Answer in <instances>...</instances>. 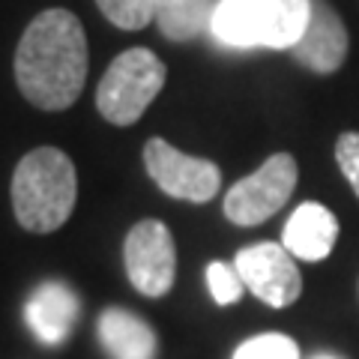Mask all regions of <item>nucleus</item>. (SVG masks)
Wrapping results in <instances>:
<instances>
[{"mask_svg":"<svg viewBox=\"0 0 359 359\" xmlns=\"http://www.w3.org/2000/svg\"><path fill=\"white\" fill-rule=\"evenodd\" d=\"M297 159L290 153H276L257 168L255 174L243 177L224 192V216L240 228L264 224L269 216L282 210L297 189Z\"/></svg>","mask_w":359,"mask_h":359,"instance_id":"obj_5","label":"nucleus"},{"mask_svg":"<svg viewBox=\"0 0 359 359\" xmlns=\"http://www.w3.org/2000/svg\"><path fill=\"white\" fill-rule=\"evenodd\" d=\"M233 266H237L245 290H252L269 309L294 306L302 294V276H299L297 257L282 243L245 245L233 257Z\"/></svg>","mask_w":359,"mask_h":359,"instance_id":"obj_8","label":"nucleus"},{"mask_svg":"<svg viewBox=\"0 0 359 359\" xmlns=\"http://www.w3.org/2000/svg\"><path fill=\"white\" fill-rule=\"evenodd\" d=\"M99 341L111 359H156L159 353L153 327L129 309H105L99 314Z\"/></svg>","mask_w":359,"mask_h":359,"instance_id":"obj_12","label":"nucleus"},{"mask_svg":"<svg viewBox=\"0 0 359 359\" xmlns=\"http://www.w3.org/2000/svg\"><path fill=\"white\" fill-rule=\"evenodd\" d=\"M165 63L150 48H129L111 60L96 87V108L114 126H132L165 87Z\"/></svg>","mask_w":359,"mask_h":359,"instance_id":"obj_4","label":"nucleus"},{"mask_svg":"<svg viewBox=\"0 0 359 359\" xmlns=\"http://www.w3.org/2000/svg\"><path fill=\"white\" fill-rule=\"evenodd\" d=\"M233 359H299V347L285 332H264L243 341L233 351Z\"/></svg>","mask_w":359,"mask_h":359,"instance_id":"obj_15","label":"nucleus"},{"mask_svg":"<svg viewBox=\"0 0 359 359\" xmlns=\"http://www.w3.org/2000/svg\"><path fill=\"white\" fill-rule=\"evenodd\" d=\"M87 36L69 9H45L27 25L15 48V84L30 105L63 111L75 105L87 81Z\"/></svg>","mask_w":359,"mask_h":359,"instance_id":"obj_1","label":"nucleus"},{"mask_svg":"<svg viewBox=\"0 0 359 359\" xmlns=\"http://www.w3.org/2000/svg\"><path fill=\"white\" fill-rule=\"evenodd\" d=\"M13 212L30 233H51L69 222L78 198L72 159L57 147H36L15 165Z\"/></svg>","mask_w":359,"mask_h":359,"instance_id":"obj_2","label":"nucleus"},{"mask_svg":"<svg viewBox=\"0 0 359 359\" xmlns=\"http://www.w3.org/2000/svg\"><path fill=\"white\" fill-rule=\"evenodd\" d=\"M320 359H330V356H320Z\"/></svg>","mask_w":359,"mask_h":359,"instance_id":"obj_18","label":"nucleus"},{"mask_svg":"<svg viewBox=\"0 0 359 359\" xmlns=\"http://www.w3.org/2000/svg\"><path fill=\"white\" fill-rule=\"evenodd\" d=\"M335 162H339L344 180L359 198V132H341L335 141Z\"/></svg>","mask_w":359,"mask_h":359,"instance_id":"obj_17","label":"nucleus"},{"mask_svg":"<svg viewBox=\"0 0 359 359\" xmlns=\"http://www.w3.org/2000/svg\"><path fill=\"white\" fill-rule=\"evenodd\" d=\"M212 9H216L212 0H159L156 21L165 39L189 42L210 27Z\"/></svg>","mask_w":359,"mask_h":359,"instance_id":"obj_13","label":"nucleus"},{"mask_svg":"<svg viewBox=\"0 0 359 359\" xmlns=\"http://www.w3.org/2000/svg\"><path fill=\"white\" fill-rule=\"evenodd\" d=\"M339 240V219L318 201L299 204L285 224L282 245L297 257V261H323L330 257Z\"/></svg>","mask_w":359,"mask_h":359,"instance_id":"obj_11","label":"nucleus"},{"mask_svg":"<svg viewBox=\"0 0 359 359\" xmlns=\"http://www.w3.org/2000/svg\"><path fill=\"white\" fill-rule=\"evenodd\" d=\"M123 264L132 287L144 297H165L177 278V245L159 219H144L126 233Z\"/></svg>","mask_w":359,"mask_h":359,"instance_id":"obj_7","label":"nucleus"},{"mask_svg":"<svg viewBox=\"0 0 359 359\" xmlns=\"http://www.w3.org/2000/svg\"><path fill=\"white\" fill-rule=\"evenodd\" d=\"M207 287L219 306H231V302H237L245 294V285L237 273V266L224 261H212L207 266Z\"/></svg>","mask_w":359,"mask_h":359,"instance_id":"obj_16","label":"nucleus"},{"mask_svg":"<svg viewBox=\"0 0 359 359\" xmlns=\"http://www.w3.org/2000/svg\"><path fill=\"white\" fill-rule=\"evenodd\" d=\"M144 168L165 195L189 204H207L222 189V171L216 162L189 156L171 147L165 138H150L144 144Z\"/></svg>","mask_w":359,"mask_h":359,"instance_id":"obj_6","label":"nucleus"},{"mask_svg":"<svg viewBox=\"0 0 359 359\" xmlns=\"http://www.w3.org/2000/svg\"><path fill=\"white\" fill-rule=\"evenodd\" d=\"M311 0H219L210 33L231 48L290 51L306 33Z\"/></svg>","mask_w":359,"mask_h":359,"instance_id":"obj_3","label":"nucleus"},{"mask_svg":"<svg viewBox=\"0 0 359 359\" xmlns=\"http://www.w3.org/2000/svg\"><path fill=\"white\" fill-rule=\"evenodd\" d=\"M347 48H351V36H347L339 13H335L327 0H311V15H309L306 33L290 48V54L302 66H309L311 72L332 75L341 69Z\"/></svg>","mask_w":359,"mask_h":359,"instance_id":"obj_9","label":"nucleus"},{"mask_svg":"<svg viewBox=\"0 0 359 359\" xmlns=\"http://www.w3.org/2000/svg\"><path fill=\"white\" fill-rule=\"evenodd\" d=\"M81 314V302H78L75 290L60 282H45L30 294L25 306L27 327L42 344H63L69 341L72 327Z\"/></svg>","mask_w":359,"mask_h":359,"instance_id":"obj_10","label":"nucleus"},{"mask_svg":"<svg viewBox=\"0 0 359 359\" xmlns=\"http://www.w3.org/2000/svg\"><path fill=\"white\" fill-rule=\"evenodd\" d=\"M99 13L120 30H144L156 21L159 0H96Z\"/></svg>","mask_w":359,"mask_h":359,"instance_id":"obj_14","label":"nucleus"}]
</instances>
